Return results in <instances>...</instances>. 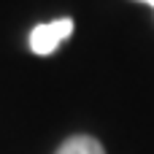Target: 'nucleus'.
Returning a JSON list of instances; mask_svg holds the SVG:
<instances>
[{"instance_id": "f257e3e1", "label": "nucleus", "mask_w": 154, "mask_h": 154, "mask_svg": "<svg viewBox=\"0 0 154 154\" xmlns=\"http://www.w3.org/2000/svg\"><path fill=\"white\" fill-rule=\"evenodd\" d=\"M73 32V19H54L49 24H38L30 32V49L35 54H51L65 38Z\"/></svg>"}, {"instance_id": "f03ea898", "label": "nucleus", "mask_w": 154, "mask_h": 154, "mask_svg": "<svg viewBox=\"0 0 154 154\" xmlns=\"http://www.w3.org/2000/svg\"><path fill=\"white\" fill-rule=\"evenodd\" d=\"M57 154H106V149L92 135H73L57 149Z\"/></svg>"}, {"instance_id": "7ed1b4c3", "label": "nucleus", "mask_w": 154, "mask_h": 154, "mask_svg": "<svg viewBox=\"0 0 154 154\" xmlns=\"http://www.w3.org/2000/svg\"><path fill=\"white\" fill-rule=\"evenodd\" d=\"M143 3H149V5H152V8H154V0H143Z\"/></svg>"}]
</instances>
